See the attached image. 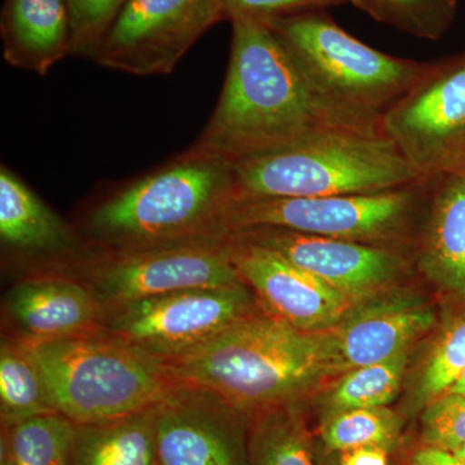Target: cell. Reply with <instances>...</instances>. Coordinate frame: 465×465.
<instances>
[{
	"instance_id": "cell-23",
	"label": "cell",
	"mask_w": 465,
	"mask_h": 465,
	"mask_svg": "<svg viewBox=\"0 0 465 465\" xmlns=\"http://www.w3.org/2000/svg\"><path fill=\"white\" fill-rule=\"evenodd\" d=\"M407 365V351L374 365L351 370L331 394L338 411L376 409L390 403L399 391Z\"/></svg>"
},
{
	"instance_id": "cell-29",
	"label": "cell",
	"mask_w": 465,
	"mask_h": 465,
	"mask_svg": "<svg viewBox=\"0 0 465 465\" xmlns=\"http://www.w3.org/2000/svg\"><path fill=\"white\" fill-rule=\"evenodd\" d=\"M127 0H69L72 48L94 54Z\"/></svg>"
},
{
	"instance_id": "cell-36",
	"label": "cell",
	"mask_w": 465,
	"mask_h": 465,
	"mask_svg": "<svg viewBox=\"0 0 465 465\" xmlns=\"http://www.w3.org/2000/svg\"><path fill=\"white\" fill-rule=\"evenodd\" d=\"M454 171H460V173H465V158L463 159V162H461V163L459 164L457 170H454Z\"/></svg>"
},
{
	"instance_id": "cell-7",
	"label": "cell",
	"mask_w": 465,
	"mask_h": 465,
	"mask_svg": "<svg viewBox=\"0 0 465 465\" xmlns=\"http://www.w3.org/2000/svg\"><path fill=\"white\" fill-rule=\"evenodd\" d=\"M433 177L357 194L232 200L223 216V231L231 235L251 229L281 228L390 249L385 243L405 240L416 211L430 200Z\"/></svg>"
},
{
	"instance_id": "cell-22",
	"label": "cell",
	"mask_w": 465,
	"mask_h": 465,
	"mask_svg": "<svg viewBox=\"0 0 465 465\" xmlns=\"http://www.w3.org/2000/svg\"><path fill=\"white\" fill-rule=\"evenodd\" d=\"M75 424L58 414L2 425L0 465H73Z\"/></svg>"
},
{
	"instance_id": "cell-30",
	"label": "cell",
	"mask_w": 465,
	"mask_h": 465,
	"mask_svg": "<svg viewBox=\"0 0 465 465\" xmlns=\"http://www.w3.org/2000/svg\"><path fill=\"white\" fill-rule=\"evenodd\" d=\"M228 20L252 18L268 23L275 18L292 16L302 12L326 11L348 0H222Z\"/></svg>"
},
{
	"instance_id": "cell-9",
	"label": "cell",
	"mask_w": 465,
	"mask_h": 465,
	"mask_svg": "<svg viewBox=\"0 0 465 465\" xmlns=\"http://www.w3.org/2000/svg\"><path fill=\"white\" fill-rule=\"evenodd\" d=\"M381 131L421 176L457 170L465 158V51L432 61L382 116Z\"/></svg>"
},
{
	"instance_id": "cell-24",
	"label": "cell",
	"mask_w": 465,
	"mask_h": 465,
	"mask_svg": "<svg viewBox=\"0 0 465 465\" xmlns=\"http://www.w3.org/2000/svg\"><path fill=\"white\" fill-rule=\"evenodd\" d=\"M457 0H366L365 12L378 23L439 41L457 17Z\"/></svg>"
},
{
	"instance_id": "cell-5",
	"label": "cell",
	"mask_w": 465,
	"mask_h": 465,
	"mask_svg": "<svg viewBox=\"0 0 465 465\" xmlns=\"http://www.w3.org/2000/svg\"><path fill=\"white\" fill-rule=\"evenodd\" d=\"M234 200L320 198L425 179L384 134L338 131L232 164Z\"/></svg>"
},
{
	"instance_id": "cell-13",
	"label": "cell",
	"mask_w": 465,
	"mask_h": 465,
	"mask_svg": "<svg viewBox=\"0 0 465 465\" xmlns=\"http://www.w3.org/2000/svg\"><path fill=\"white\" fill-rule=\"evenodd\" d=\"M246 414L206 388L180 381L155 406L159 464L246 465Z\"/></svg>"
},
{
	"instance_id": "cell-15",
	"label": "cell",
	"mask_w": 465,
	"mask_h": 465,
	"mask_svg": "<svg viewBox=\"0 0 465 465\" xmlns=\"http://www.w3.org/2000/svg\"><path fill=\"white\" fill-rule=\"evenodd\" d=\"M434 322L432 309L419 300L391 298L351 309L330 330L333 372L374 365L407 351Z\"/></svg>"
},
{
	"instance_id": "cell-1",
	"label": "cell",
	"mask_w": 465,
	"mask_h": 465,
	"mask_svg": "<svg viewBox=\"0 0 465 465\" xmlns=\"http://www.w3.org/2000/svg\"><path fill=\"white\" fill-rule=\"evenodd\" d=\"M231 23L224 87L200 139L183 157L235 164L324 134H382L381 124L324 99L265 23L252 18Z\"/></svg>"
},
{
	"instance_id": "cell-26",
	"label": "cell",
	"mask_w": 465,
	"mask_h": 465,
	"mask_svg": "<svg viewBox=\"0 0 465 465\" xmlns=\"http://www.w3.org/2000/svg\"><path fill=\"white\" fill-rule=\"evenodd\" d=\"M396 416L382 407L339 411L323 430L324 442L338 451L378 446L387 449L399 434Z\"/></svg>"
},
{
	"instance_id": "cell-20",
	"label": "cell",
	"mask_w": 465,
	"mask_h": 465,
	"mask_svg": "<svg viewBox=\"0 0 465 465\" xmlns=\"http://www.w3.org/2000/svg\"><path fill=\"white\" fill-rule=\"evenodd\" d=\"M0 237L14 249L51 252L70 244L65 225L5 168L0 173Z\"/></svg>"
},
{
	"instance_id": "cell-6",
	"label": "cell",
	"mask_w": 465,
	"mask_h": 465,
	"mask_svg": "<svg viewBox=\"0 0 465 465\" xmlns=\"http://www.w3.org/2000/svg\"><path fill=\"white\" fill-rule=\"evenodd\" d=\"M311 84L349 114L381 124L388 112L430 70L432 61L391 56L339 26L326 11L268 21Z\"/></svg>"
},
{
	"instance_id": "cell-4",
	"label": "cell",
	"mask_w": 465,
	"mask_h": 465,
	"mask_svg": "<svg viewBox=\"0 0 465 465\" xmlns=\"http://www.w3.org/2000/svg\"><path fill=\"white\" fill-rule=\"evenodd\" d=\"M232 200V164L183 157L101 204L91 231L115 251L224 240L223 216Z\"/></svg>"
},
{
	"instance_id": "cell-35",
	"label": "cell",
	"mask_w": 465,
	"mask_h": 465,
	"mask_svg": "<svg viewBox=\"0 0 465 465\" xmlns=\"http://www.w3.org/2000/svg\"><path fill=\"white\" fill-rule=\"evenodd\" d=\"M452 454L457 455L458 458L463 459V460H465V442L460 446V448L455 450V451H452Z\"/></svg>"
},
{
	"instance_id": "cell-8",
	"label": "cell",
	"mask_w": 465,
	"mask_h": 465,
	"mask_svg": "<svg viewBox=\"0 0 465 465\" xmlns=\"http://www.w3.org/2000/svg\"><path fill=\"white\" fill-rule=\"evenodd\" d=\"M246 283L192 289L105 308L103 329L170 362L255 314Z\"/></svg>"
},
{
	"instance_id": "cell-16",
	"label": "cell",
	"mask_w": 465,
	"mask_h": 465,
	"mask_svg": "<svg viewBox=\"0 0 465 465\" xmlns=\"http://www.w3.org/2000/svg\"><path fill=\"white\" fill-rule=\"evenodd\" d=\"M5 311L29 341H51L103 329L105 308L82 281L66 277L29 278L15 284Z\"/></svg>"
},
{
	"instance_id": "cell-14",
	"label": "cell",
	"mask_w": 465,
	"mask_h": 465,
	"mask_svg": "<svg viewBox=\"0 0 465 465\" xmlns=\"http://www.w3.org/2000/svg\"><path fill=\"white\" fill-rule=\"evenodd\" d=\"M231 235L277 251L292 264L353 300L366 298L387 286L405 268L400 252L374 244L281 228L251 229Z\"/></svg>"
},
{
	"instance_id": "cell-31",
	"label": "cell",
	"mask_w": 465,
	"mask_h": 465,
	"mask_svg": "<svg viewBox=\"0 0 465 465\" xmlns=\"http://www.w3.org/2000/svg\"><path fill=\"white\" fill-rule=\"evenodd\" d=\"M341 465H388L387 451L378 446H367L345 451Z\"/></svg>"
},
{
	"instance_id": "cell-32",
	"label": "cell",
	"mask_w": 465,
	"mask_h": 465,
	"mask_svg": "<svg viewBox=\"0 0 465 465\" xmlns=\"http://www.w3.org/2000/svg\"><path fill=\"white\" fill-rule=\"evenodd\" d=\"M411 465H465V460L452 452L428 446L416 452Z\"/></svg>"
},
{
	"instance_id": "cell-37",
	"label": "cell",
	"mask_w": 465,
	"mask_h": 465,
	"mask_svg": "<svg viewBox=\"0 0 465 465\" xmlns=\"http://www.w3.org/2000/svg\"><path fill=\"white\" fill-rule=\"evenodd\" d=\"M67 2H69V0H67Z\"/></svg>"
},
{
	"instance_id": "cell-10",
	"label": "cell",
	"mask_w": 465,
	"mask_h": 465,
	"mask_svg": "<svg viewBox=\"0 0 465 465\" xmlns=\"http://www.w3.org/2000/svg\"><path fill=\"white\" fill-rule=\"evenodd\" d=\"M82 282L108 308L177 291L235 286L243 281L224 238L115 251L87 266Z\"/></svg>"
},
{
	"instance_id": "cell-18",
	"label": "cell",
	"mask_w": 465,
	"mask_h": 465,
	"mask_svg": "<svg viewBox=\"0 0 465 465\" xmlns=\"http://www.w3.org/2000/svg\"><path fill=\"white\" fill-rule=\"evenodd\" d=\"M2 32L9 63L45 73L72 48L67 0H7Z\"/></svg>"
},
{
	"instance_id": "cell-34",
	"label": "cell",
	"mask_w": 465,
	"mask_h": 465,
	"mask_svg": "<svg viewBox=\"0 0 465 465\" xmlns=\"http://www.w3.org/2000/svg\"><path fill=\"white\" fill-rule=\"evenodd\" d=\"M351 5H353L354 7L361 9V11L365 12L366 9V0H348Z\"/></svg>"
},
{
	"instance_id": "cell-25",
	"label": "cell",
	"mask_w": 465,
	"mask_h": 465,
	"mask_svg": "<svg viewBox=\"0 0 465 465\" xmlns=\"http://www.w3.org/2000/svg\"><path fill=\"white\" fill-rule=\"evenodd\" d=\"M275 409L265 410L251 440V465H313L307 437L298 423Z\"/></svg>"
},
{
	"instance_id": "cell-19",
	"label": "cell",
	"mask_w": 465,
	"mask_h": 465,
	"mask_svg": "<svg viewBox=\"0 0 465 465\" xmlns=\"http://www.w3.org/2000/svg\"><path fill=\"white\" fill-rule=\"evenodd\" d=\"M155 406L109 420L75 425L73 465H161Z\"/></svg>"
},
{
	"instance_id": "cell-2",
	"label": "cell",
	"mask_w": 465,
	"mask_h": 465,
	"mask_svg": "<svg viewBox=\"0 0 465 465\" xmlns=\"http://www.w3.org/2000/svg\"><path fill=\"white\" fill-rule=\"evenodd\" d=\"M167 363L180 381L206 388L242 411L262 412L333 372L331 336L302 331L264 312Z\"/></svg>"
},
{
	"instance_id": "cell-3",
	"label": "cell",
	"mask_w": 465,
	"mask_h": 465,
	"mask_svg": "<svg viewBox=\"0 0 465 465\" xmlns=\"http://www.w3.org/2000/svg\"><path fill=\"white\" fill-rule=\"evenodd\" d=\"M26 341L57 411L75 425L150 409L180 382L166 361L104 329Z\"/></svg>"
},
{
	"instance_id": "cell-21",
	"label": "cell",
	"mask_w": 465,
	"mask_h": 465,
	"mask_svg": "<svg viewBox=\"0 0 465 465\" xmlns=\"http://www.w3.org/2000/svg\"><path fill=\"white\" fill-rule=\"evenodd\" d=\"M58 412L25 339L3 336L0 342V423L8 425ZM60 414V412H58Z\"/></svg>"
},
{
	"instance_id": "cell-28",
	"label": "cell",
	"mask_w": 465,
	"mask_h": 465,
	"mask_svg": "<svg viewBox=\"0 0 465 465\" xmlns=\"http://www.w3.org/2000/svg\"><path fill=\"white\" fill-rule=\"evenodd\" d=\"M423 437L430 448L455 451L465 442V394L433 400L423 415Z\"/></svg>"
},
{
	"instance_id": "cell-11",
	"label": "cell",
	"mask_w": 465,
	"mask_h": 465,
	"mask_svg": "<svg viewBox=\"0 0 465 465\" xmlns=\"http://www.w3.org/2000/svg\"><path fill=\"white\" fill-rule=\"evenodd\" d=\"M223 20L228 16L222 0H127L92 56L128 74H170Z\"/></svg>"
},
{
	"instance_id": "cell-27",
	"label": "cell",
	"mask_w": 465,
	"mask_h": 465,
	"mask_svg": "<svg viewBox=\"0 0 465 465\" xmlns=\"http://www.w3.org/2000/svg\"><path fill=\"white\" fill-rule=\"evenodd\" d=\"M465 370V312L446 330L434 345L423 370L419 387L421 400L439 399Z\"/></svg>"
},
{
	"instance_id": "cell-17",
	"label": "cell",
	"mask_w": 465,
	"mask_h": 465,
	"mask_svg": "<svg viewBox=\"0 0 465 465\" xmlns=\"http://www.w3.org/2000/svg\"><path fill=\"white\" fill-rule=\"evenodd\" d=\"M419 264L443 286L465 295V173L433 177Z\"/></svg>"
},
{
	"instance_id": "cell-12",
	"label": "cell",
	"mask_w": 465,
	"mask_h": 465,
	"mask_svg": "<svg viewBox=\"0 0 465 465\" xmlns=\"http://www.w3.org/2000/svg\"><path fill=\"white\" fill-rule=\"evenodd\" d=\"M225 242L241 280L253 290L269 316L302 331L327 332L353 309V299L277 251L237 235H226Z\"/></svg>"
},
{
	"instance_id": "cell-33",
	"label": "cell",
	"mask_w": 465,
	"mask_h": 465,
	"mask_svg": "<svg viewBox=\"0 0 465 465\" xmlns=\"http://www.w3.org/2000/svg\"><path fill=\"white\" fill-rule=\"evenodd\" d=\"M450 393L465 394V370L463 374L459 376L457 381L450 387Z\"/></svg>"
}]
</instances>
